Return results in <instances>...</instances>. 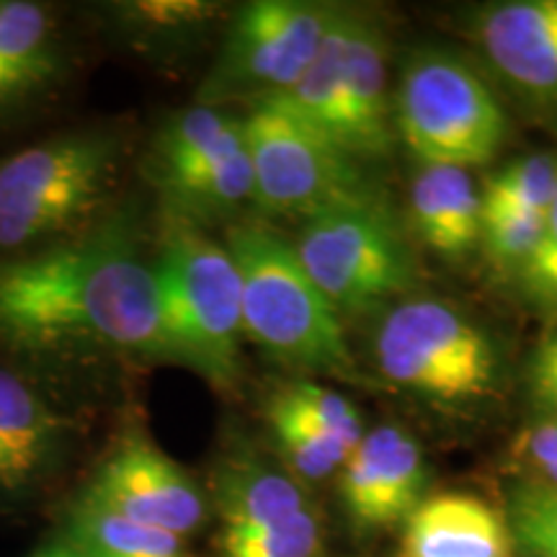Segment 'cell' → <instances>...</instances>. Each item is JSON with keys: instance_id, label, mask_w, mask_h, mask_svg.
Returning a JSON list of instances; mask_svg holds the SVG:
<instances>
[{"instance_id": "1", "label": "cell", "mask_w": 557, "mask_h": 557, "mask_svg": "<svg viewBox=\"0 0 557 557\" xmlns=\"http://www.w3.org/2000/svg\"><path fill=\"white\" fill-rule=\"evenodd\" d=\"M0 348L37 359L122 351L171 361L156 271L127 212L0 261Z\"/></svg>"}, {"instance_id": "2", "label": "cell", "mask_w": 557, "mask_h": 557, "mask_svg": "<svg viewBox=\"0 0 557 557\" xmlns=\"http://www.w3.org/2000/svg\"><path fill=\"white\" fill-rule=\"evenodd\" d=\"M107 129H67L0 158V261L96 225L120 165Z\"/></svg>"}, {"instance_id": "3", "label": "cell", "mask_w": 557, "mask_h": 557, "mask_svg": "<svg viewBox=\"0 0 557 557\" xmlns=\"http://www.w3.org/2000/svg\"><path fill=\"white\" fill-rule=\"evenodd\" d=\"M225 248L240 278L243 333L282 364L308 372L351 367L338 312L320 295L297 250L261 222H240Z\"/></svg>"}, {"instance_id": "4", "label": "cell", "mask_w": 557, "mask_h": 557, "mask_svg": "<svg viewBox=\"0 0 557 557\" xmlns=\"http://www.w3.org/2000/svg\"><path fill=\"white\" fill-rule=\"evenodd\" d=\"M152 271L171 361L194 369L212 385L233 387L246 333L240 278L230 250L194 220L171 214Z\"/></svg>"}, {"instance_id": "5", "label": "cell", "mask_w": 557, "mask_h": 557, "mask_svg": "<svg viewBox=\"0 0 557 557\" xmlns=\"http://www.w3.org/2000/svg\"><path fill=\"white\" fill-rule=\"evenodd\" d=\"M395 129L423 165L475 169L496 158L508 122L496 94L470 65L431 52L406 67Z\"/></svg>"}, {"instance_id": "6", "label": "cell", "mask_w": 557, "mask_h": 557, "mask_svg": "<svg viewBox=\"0 0 557 557\" xmlns=\"http://www.w3.org/2000/svg\"><path fill=\"white\" fill-rule=\"evenodd\" d=\"M374 359L389 382L438 403L485 398L498 377L491 338L442 299L395 305L374 336Z\"/></svg>"}, {"instance_id": "7", "label": "cell", "mask_w": 557, "mask_h": 557, "mask_svg": "<svg viewBox=\"0 0 557 557\" xmlns=\"http://www.w3.org/2000/svg\"><path fill=\"white\" fill-rule=\"evenodd\" d=\"M295 250L336 312L374 310L413 284L406 240L374 197L310 214Z\"/></svg>"}, {"instance_id": "8", "label": "cell", "mask_w": 557, "mask_h": 557, "mask_svg": "<svg viewBox=\"0 0 557 557\" xmlns=\"http://www.w3.org/2000/svg\"><path fill=\"white\" fill-rule=\"evenodd\" d=\"M243 137L253 165V201L267 212L310 218L372 197L357 160L299 120L278 96L253 101Z\"/></svg>"}, {"instance_id": "9", "label": "cell", "mask_w": 557, "mask_h": 557, "mask_svg": "<svg viewBox=\"0 0 557 557\" xmlns=\"http://www.w3.org/2000/svg\"><path fill=\"white\" fill-rule=\"evenodd\" d=\"M336 5L308 0H253L235 13L209 96H282L302 78L329 34Z\"/></svg>"}, {"instance_id": "10", "label": "cell", "mask_w": 557, "mask_h": 557, "mask_svg": "<svg viewBox=\"0 0 557 557\" xmlns=\"http://www.w3.org/2000/svg\"><path fill=\"white\" fill-rule=\"evenodd\" d=\"M83 498L181 540L199 532L209 508L189 472L148 438H124L96 470Z\"/></svg>"}, {"instance_id": "11", "label": "cell", "mask_w": 557, "mask_h": 557, "mask_svg": "<svg viewBox=\"0 0 557 557\" xmlns=\"http://www.w3.org/2000/svg\"><path fill=\"white\" fill-rule=\"evenodd\" d=\"M429 468L421 444L403 426H380L361 436L341 468V500L359 532L406 524L423 500Z\"/></svg>"}, {"instance_id": "12", "label": "cell", "mask_w": 557, "mask_h": 557, "mask_svg": "<svg viewBox=\"0 0 557 557\" xmlns=\"http://www.w3.org/2000/svg\"><path fill=\"white\" fill-rule=\"evenodd\" d=\"M73 54L58 16L39 0H0V124L45 107L65 86Z\"/></svg>"}, {"instance_id": "13", "label": "cell", "mask_w": 557, "mask_h": 557, "mask_svg": "<svg viewBox=\"0 0 557 557\" xmlns=\"http://www.w3.org/2000/svg\"><path fill=\"white\" fill-rule=\"evenodd\" d=\"M70 421L21 372L0 367V500L32 496L60 468Z\"/></svg>"}, {"instance_id": "14", "label": "cell", "mask_w": 557, "mask_h": 557, "mask_svg": "<svg viewBox=\"0 0 557 557\" xmlns=\"http://www.w3.org/2000/svg\"><path fill=\"white\" fill-rule=\"evenodd\" d=\"M389 114L385 32L364 13L351 11L344 52V152L357 163L389 156L395 135Z\"/></svg>"}, {"instance_id": "15", "label": "cell", "mask_w": 557, "mask_h": 557, "mask_svg": "<svg viewBox=\"0 0 557 557\" xmlns=\"http://www.w3.org/2000/svg\"><path fill=\"white\" fill-rule=\"evenodd\" d=\"M398 557H513V532L475 493H436L403 524Z\"/></svg>"}, {"instance_id": "16", "label": "cell", "mask_w": 557, "mask_h": 557, "mask_svg": "<svg viewBox=\"0 0 557 557\" xmlns=\"http://www.w3.org/2000/svg\"><path fill=\"white\" fill-rule=\"evenodd\" d=\"M487 60L532 94H557V0H513L480 21Z\"/></svg>"}, {"instance_id": "17", "label": "cell", "mask_w": 557, "mask_h": 557, "mask_svg": "<svg viewBox=\"0 0 557 557\" xmlns=\"http://www.w3.org/2000/svg\"><path fill=\"white\" fill-rule=\"evenodd\" d=\"M410 220L436 253L459 259L480 243L483 194L465 169L423 165L410 181Z\"/></svg>"}, {"instance_id": "18", "label": "cell", "mask_w": 557, "mask_h": 557, "mask_svg": "<svg viewBox=\"0 0 557 557\" xmlns=\"http://www.w3.org/2000/svg\"><path fill=\"white\" fill-rule=\"evenodd\" d=\"M214 504L222 519L220 540L253 537L310 508L295 478L256 459H233L220 470Z\"/></svg>"}, {"instance_id": "19", "label": "cell", "mask_w": 557, "mask_h": 557, "mask_svg": "<svg viewBox=\"0 0 557 557\" xmlns=\"http://www.w3.org/2000/svg\"><path fill=\"white\" fill-rule=\"evenodd\" d=\"M243 139V120L225 114L212 103L173 114L158 132L152 148V178L160 191H169L184 178L207 169Z\"/></svg>"}, {"instance_id": "20", "label": "cell", "mask_w": 557, "mask_h": 557, "mask_svg": "<svg viewBox=\"0 0 557 557\" xmlns=\"http://www.w3.org/2000/svg\"><path fill=\"white\" fill-rule=\"evenodd\" d=\"M67 540L88 557H191L176 534L135 524L86 498L70 511Z\"/></svg>"}, {"instance_id": "21", "label": "cell", "mask_w": 557, "mask_h": 557, "mask_svg": "<svg viewBox=\"0 0 557 557\" xmlns=\"http://www.w3.org/2000/svg\"><path fill=\"white\" fill-rule=\"evenodd\" d=\"M269 423L274 431L278 455L287 462V468L310 483L333 475L344 468L346 457L351 455L344 444L308 426L295 410H289L276 398L269 403Z\"/></svg>"}, {"instance_id": "22", "label": "cell", "mask_w": 557, "mask_h": 557, "mask_svg": "<svg viewBox=\"0 0 557 557\" xmlns=\"http://www.w3.org/2000/svg\"><path fill=\"white\" fill-rule=\"evenodd\" d=\"M274 398L282 400L289 410H295L308 426L344 444L348 451L357 447L364 436L361 413L336 389L315 385V382H295V385L276 393Z\"/></svg>"}, {"instance_id": "23", "label": "cell", "mask_w": 557, "mask_h": 557, "mask_svg": "<svg viewBox=\"0 0 557 557\" xmlns=\"http://www.w3.org/2000/svg\"><path fill=\"white\" fill-rule=\"evenodd\" d=\"M557 194V160L549 156H529L513 160L485 184V205L549 212Z\"/></svg>"}, {"instance_id": "24", "label": "cell", "mask_w": 557, "mask_h": 557, "mask_svg": "<svg viewBox=\"0 0 557 557\" xmlns=\"http://www.w3.org/2000/svg\"><path fill=\"white\" fill-rule=\"evenodd\" d=\"M547 212L529 209L485 205L483 201V230L480 240L485 243L491 259L506 269H521L532 250L537 248L545 230Z\"/></svg>"}, {"instance_id": "25", "label": "cell", "mask_w": 557, "mask_h": 557, "mask_svg": "<svg viewBox=\"0 0 557 557\" xmlns=\"http://www.w3.org/2000/svg\"><path fill=\"white\" fill-rule=\"evenodd\" d=\"M323 524L312 508L269 532L240 540H220V557H320Z\"/></svg>"}, {"instance_id": "26", "label": "cell", "mask_w": 557, "mask_h": 557, "mask_svg": "<svg viewBox=\"0 0 557 557\" xmlns=\"http://www.w3.org/2000/svg\"><path fill=\"white\" fill-rule=\"evenodd\" d=\"M513 540L537 557H557V487L521 485L508 506Z\"/></svg>"}, {"instance_id": "27", "label": "cell", "mask_w": 557, "mask_h": 557, "mask_svg": "<svg viewBox=\"0 0 557 557\" xmlns=\"http://www.w3.org/2000/svg\"><path fill=\"white\" fill-rule=\"evenodd\" d=\"M529 297L545 308H557V194L549 207L537 248L519 269Z\"/></svg>"}, {"instance_id": "28", "label": "cell", "mask_w": 557, "mask_h": 557, "mask_svg": "<svg viewBox=\"0 0 557 557\" xmlns=\"http://www.w3.org/2000/svg\"><path fill=\"white\" fill-rule=\"evenodd\" d=\"M529 393L542 413L557 416V333L542 341L529 364Z\"/></svg>"}, {"instance_id": "29", "label": "cell", "mask_w": 557, "mask_h": 557, "mask_svg": "<svg viewBox=\"0 0 557 557\" xmlns=\"http://www.w3.org/2000/svg\"><path fill=\"white\" fill-rule=\"evenodd\" d=\"M521 451L529 468L542 478L540 485L557 487V416H547V421L529 431Z\"/></svg>"}, {"instance_id": "30", "label": "cell", "mask_w": 557, "mask_h": 557, "mask_svg": "<svg viewBox=\"0 0 557 557\" xmlns=\"http://www.w3.org/2000/svg\"><path fill=\"white\" fill-rule=\"evenodd\" d=\"M41 553H45V557H88L81 547H75L70 540H62V542H54V545L41 547Z\"/></svg>"}, {"instance_id": "31", "label": "cell", "mask_w": 557, "mask_h": 557, "mask_svg": "<svg viewBox=\"0 0 557 557\" xmlns=\"http://www.w3.org/2000/svg\"><path fill=\"white\" fill-rule=\"evenodd\" d=\"M32 557H45V553H41V549H39V553H37V555H32Z\"/></svg>"}, {"instance_id": "32", "label": "cell", "mask_w": 557, "mask_h": 557, "mask_svg": "<svg viewBox=\"0 0 557 557\" xmlns=\"http://www.w3.org/2000/svg\"><path fill=\"white\" fill-rule=\"evenodd\" d=\"M524 557H537V555H532V553H527V555H524Z\"/></svg>"}]
</instances>
